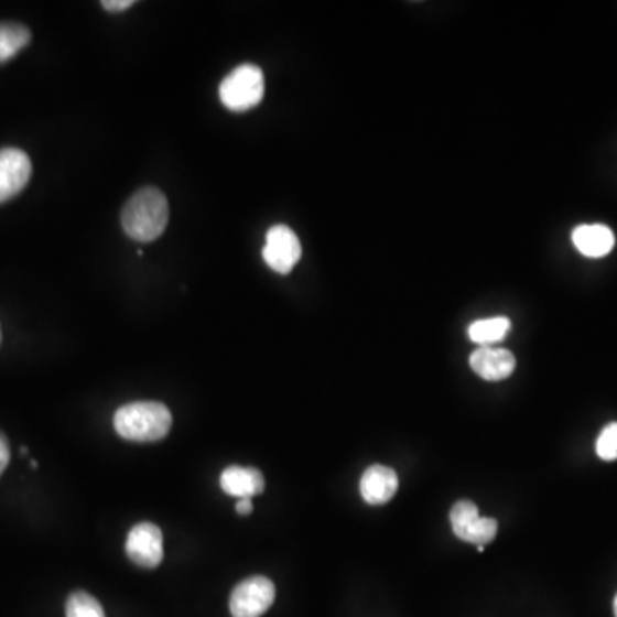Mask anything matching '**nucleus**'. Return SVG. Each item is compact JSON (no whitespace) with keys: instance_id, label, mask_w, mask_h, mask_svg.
Returning a JSON list of instances; mask_svg holds the SVG:
<instances>
[{"instance_id":"21","label":"nucleus","mask_w":617,"mask_h":617,"mask_svg":"<svg viewBox=\"0 0 617 617\" xmlns=\"http://www.w3.org/2000/svg\"><path fill=\"white\" fill-rule=\"evenodd\" d=\"M0 339H2V333H0Z\"/></svg>"},{"instance_id":"17","label":"nucleus","mask_w":617,"mask_h":617,"mask_svg":"<svg viewBox=\"0 0 617 617\" xmlns=\"http://www.w3.org/2000/svg\"><path fill=\"white\" fill-rule=\"evenodd\" d=\"M9 459H11V450H9L8 437L0 432V475L4 474L8 468Z\"/></svg>"},{"instance_id":"8","label":"nucleus","mask_w":617,"mask_h":617,"mask_svg":"<svg viewBox=\"0 0 617 617\" xmlns=\"http://www.w3.org/2000/svg\"><path fill=\"white\" fill-rule=\"evenodd\" d=\"M31 177V160L23 150H0V203L12 199L26 187Z\"/></svg>"},{"instance_id":"13","label":"nucleus","mask_w":617,"mask_h":617,"mask_svg":"<svg viewBox=\"0 0 617 617\" xmlns=\"http://www.w3.org/2000/svg\"><path fill=\"white\" fill-rule=\"evenodd\" d=\"M509 332H511V321L505 316L474 321L468 326V336L478 347H494L502 342Z\"/></svg>"},{"instance_id":"7","label":"nucleus","mask_w":617,"mask_h":617,"mask_svg":"<svg viewBox=\"0 0 617 617\" xmlns=\"http://www.w3.org/2000/svg\"><path fill=\"white\" fill-rule=\"evenodd\" d=\"M126 554L139 567L153 570L163 560L162 530L150 521L136 524L126 540Z\"/></svg>"},{"instance_id":"12","label":"nucleus","mask_w":617,"mask_h":617,"mask_svg":"<svg viewBox=\"0 0 617 617\" xmlns=\"http://www.w3.org/2000/svg\"><path fill=\"white\" fill-rule=\"evenodd\" d=\"M573 246L585 258H604L609 255L616 243L613 230L606 225H580L573 230Z\"/></svg>"},{"instance_id":"10","label":"nucleus","mask_w":617,"mask_h":617,"mask_svg":"<svg viewBox=\"0 0 617 617\" xmlns=\"http://www.w3.org/2000/svg\"><path fill=\"white\" fill-rule=\"evenodd\" d=\"M398 490V475L393 468L372 465L360 478V496L367 505H386Z\"/></svg>"},{"instance_id":"15","label":"nucleus","mask_w":617,"mask_h":617,"mask_svg":"<svg viewBox=\"0 0 617 617\" xmlns=\"http://www.w3.org/2000/svg\"><path fill=\"white\" fill-rule=\"evenodd\" d=\"M66 617H105V610L88 592L77 591L67 598Z\"/></svg>"},{"instance_id":"20","label":"nucleus","mask_w":617,"mask_h":617,"mask_svg":"<svg viewBox=\"0 0 617 617\" xmlns=\"http://www.w3.org/2000/svg\"><path fill=\"white\" fill-rule=\"evenodd\" d=\"M614 614H616L617 617V595L616 598H614Z\"/></svg>"},{"instance_id":"4","label":"nucleus","mask_w":617,"mask_h":617,"mask_svg":"<svg viewBox=\"0 0 617 617\" xmlns=\"http://www.w3.org/2000/svg\"><path fill=\"white\" fill-rule=\"evenodd\" d=\"M277 588L267 576H251L234 588L230 595L231 617H261L273 606Z\"/></svg>"},{"instance_id":"14","label":"nucleus","mask_w":617,"mask_h":617,"mask_svg":"<svg viewBox=\"0 0 617 617\" xmlns=\"http://www.w3.org/2000/svg\"><path fill=\"white\" fill-rule=\"evenodd\" d=\"M31 42V31L20 23H0V64L11 61Z\"/></svg>"},{"instance_id":"16","label":"nucleus","mask_w":617,"mask_h":617,"mask_svg":"<svg viewBox=\"0 0 617 617\" xmlns=\"http://www.w3.org/2000/svg\"><path fill=\"white\" fill-rule=\"evenodd\" d=\"M597 455L604 462L617 459V422L607 425L597 440Z\"/></svg>"},{"instance_id":"5","label":"nucleus","mask_w":617,"mask_h":617,"mask_svg":"<svg viewBox=\"0 0 617 617\" xmlns=\"http://www.w3.org/2000/svg\"><path fill=\"white\" fill-rule=\"evenodd\" d=\"M302 258V246L297 234L286 225H274L268 230L267 243L262 247V259L271 270L289 274Z\"/></svg>"},{"instance_id":"1","label":"nucleus","mask_w":617,"mask_h":617,"mask_svg":"<svg viewBox=\"0 0 617 617\" xmlns=\"http://www.w3.org/2000/svg\"><path fill=\"white\" fill-rule=\"evenodd\" d=\"M169 218L170 208L165 194L150 185L132 194L123 206L120 224L132 240L153 242L163 236Z\"/></svg>"},{"instance_id":"18","label":"nucleus","mask_w":617,"mask_h":617,"mask_svg":"<svg viewBox=\"0 0 617 617\" xmlns=\"http://www.w3.org/2000/svg\"><path fill=\"white\" fill-rule=\"evenodd\" d=\"M101 6L108 12H122L131 9L134 6V0H105Z\"/></svg>"},{"instance_id":"2","label":"nucleus","mask_w":617,"mask_h":617,"mask_svg":"<svg viewBox=\"0 0 617 617\" xmlns=\"http://www.w3.org/2000/svg\"><path fill=\"white\" fill-rule=\"evenodd\" d=\"M113 427L122 440L153 443L169 434L172 413L159 401H134L117 410Z\"/></svg>"},{"instance_id":"6","label":"nucleus","mask_w":617,"mask_h":617,"mask_svg":"<svg viewBox=\"0 0 617 617\" xmlns=\"http://www.w3.org/2000/svg\"><path fill=\"white\" fill-rule=\"evenodd\" d=\"M450 521L453 533L463 542L486 548L498 535V521L480 517L477 506L472 501L456 502L450 513Z\"/></svg>"},{"instance_id":"11","label":"nucleus","mask_w":617,"mask_h":617,"mask_svg":"<svg viewBox=\"0 0 617 617\" xmlns=\"http://www.w3.org/2000/svg\"><path fill=\"white\" fill-rule=\"evenodd\" d=\"M220 486L225 494L239 499H251L264 490V477L258 468L231 465L225 468L220 477Z\"/></svg>"},{"instance_id":"3","label":"nucleus","mask_w":617,"mask_h":617,"mask_svg":"<svg viewBox=\"0 0 617 617\" xmlns=\"http://www.w3.org/2000/svg\"><path fill=\"white\" fill-rule=\"evenodd\" d=\"M220 100L231 112H247L264 97V74L255 64H242L221 82Z\"/></svg>"},{"instance_id":"19","label":"nucleus","mask_w":617,"mask_h":617,"mask_svg":"<svg viewBox=\"0 0 617 617\" xmlns=\"http://www.w3.org/2000/svg\"><path fill=\"white\" fill-rule=\"evenodd\" d=\"M236 511L242 517H247V515L252 513V501L251 499H239V502L236 505Z\"/></svg>"},{"instance_id":"9","label":"nucleus","mask_w":617,"mask_h":617,"mask_svg":"<svg viewBox=\"0 0 617 617\" xmlns=\"http://www.w3.org/2000/svg\"><path fill=\"white\" fill-rule=\"evenodd\" d=\"M470 367L478 378L502 381L513 375L517 359L511 351L498 347H478L472 351Z\"/></svg>"}]
</instances>
